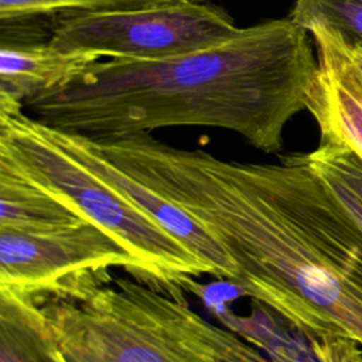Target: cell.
Returning <instances> with one entry per match:
<instances>
[{
  "mask_svg": "<svg viewBox=\"0 0 362 362\" xmlns=\"http://www.w3.org/2000/svg\"><path fill=\"white\" fill-rule=\"evenodd\" d=\"M0 362H65L45 331L38 304L0 294Z\"/></svg>",
  "mask_w": 362,
  "mask_h": 362,
  "instance_id": "30bf717a",
  "label": "cell"
},
{
  "mask_svg": "<svg viewBox=\"0 0 362 362\" xmlns=\"http://www.w3.org/2000/svg\"><path fill=\"white\" fill-rule=\"evenodd\" d=\"M310 34L317 49V71L305 109L318 124L320 141L344 144L362 158V82L335 31L318 25Z\"/></svg>",
  "mask_w": 362,
  "mask_h": 362,
  "instance_id": "8992f818",
  "label": "cell"
},
{
  "mask_svg": "<svg viewBox=\"0 0 362 362\" xmlns=\"http://www.w3.org/2000/svg\"><path fill=\"white\" fill-rule=\"evenodd\" d=\"M288 18L307 33L321 25L346 44L362 42V0H296Z\"/></svg>",
  "mask_w": 362,
  "mask_h": 362,
  "instance_id": "7c38bea8",
  "label": "cell"
},
{
  "mask_svg": "<svg viewBox=\"0 0 362 362\" xmlns=\"http://www.w3.org/2000/svg\"><path fill=\"white\" fill-rule=\"evenodd\" d=\"M112 267L141 274L133 255L90 221L44 229L0 226L1 296L35 304L79 297L103 286Z\"/></svg>",
  "mask_w": 362,
  "mask_h": 362,
  "instance_id": "277c9868",
  "label": "cell"
},
{
  "mask_svg": "<svg viewBox=\"0 0 362 362\" xmlns=\"http://www.w3.org/2000/svg\"><path fill=\"white\" fill-rule=\"evenodd\" d=\"M242 28L221 7L198 0L54 20L49 44L123 59H163L235 38Z\"/></svg>",
  "mask_w": 362,
  "mask_h": 362,
  "instance_id": "5b68a950",
  "label": "cell"
},
{
  "mask_svg": "<svg viewBox=\"0 0 362 362\" xmlns=\"http://www.w3.org/2000/svg\"><path fill=\"white\" fill-rule=\"evenodd\" d=\"M180 0H0V20L16 17H45L82 13H112L153 7Z\"/></svg>",
  "mask_w": 362,
  "mask_h": 362,
  "instance_id": "4fadbf2b",
  "label": "cell"
},
{
  "mask_svg": "<svg viewBox=\"0 0 362 362\" xmlns=\"http://www.w3.org/2000/svg\"><path fill=\"white\" fill-rule=\"evenodd\" d=\"M88 221L0 160V226L44 229Z\"/></svg>",
  "mask_w": 362,
  "mask_h": 362,
  "instance_id": "9c48e42d",
  "label": "cell"
},
{
  "mask_svg": "<svg viewBox=\"0 0 362 362\" xmlns=\"http://www.w3.org/2000/svg\"><path fill=\"white\" fill-rule=\"evenodd\" d=\"M0 100L23 103L48 93L85 72L100 57L61 51L41 35L0 31Z\"/></svg>",
  "mask_w": 362,
  "mask_h": 362,
  "instance_id": "ba28073f",
  "label": "cell"
},
{
  "mask_svg": "<svg viewBox=\"0 0 362 362\" xmlns=\"http://www.w3.org/2000/svg\"><path fill=\"white\" fill-rule=\"evenodd\" d=\"M198 1H204V0H198Z\"/></svg>",
  "mask_w": 362,
  "mask_h": 362,
  "instance_id": "9a60e30c",
  "label": "cell"
},
{
  "mask_svg": "<svg viewBox=\"0 0 362 362\" xmlns=\"http://www.w3.org/2000/svg\"><path fill=\"white\" fill-rule=\"evenodd\" d=\"M339 41H341V45L344 48V52L346 54L351 65L354 66V69L356 72L359 81L362 82V42L346 44L341 37H339Z\"/></svg>",
  "mask_w": 362,
  "mask_h": 362,
  "instance_id": "5bb4252c",
  "label": "cell"
},
{
  "mask_svg": "<svg viewBox=\"0 0 362 362\" xmlns=\"http://www.w3.org/2000/svg\"><path fill=\"white\" fill-rule=\"evenodd\" d=\"M38 308L65 362H269L184 301L127 279Z\"/></svg>",
  "mask_w": 362,
  "mask_h": 362,
  "instance_id": "7a4b0ae2",
  "label": "cell"
},
{
  "mask_svg": "<svg viewBox=\"0 0 362 362\" xmlns=\"http://www.w3.org/2000/svg\"><path fill=\"white\" fill-rule=\"evenodd\" d=\"M0 160L113 236L141 274L164 283L212 274L154 215L69 153L51 126L25 115L23 103L0 100Z\"/></svg>",
  "mask_w": 362,
  "mask_h": 362,
  "instance_id": "3957f363",
  "label": "cell"
},
{
  "mask_svg": "<svg viewBox=\"0 0 362 362\" xmlns=\"http://www.w3.org/2000/svg\"><path fill=\"white\" fill-rule=\"evenodd\" d=\"M315 71L308 33L286 17L170 58L98 61L61 88L27 99L24 109L95 140L204 126L277 153L286 124L305 109Z\"/></svg>",
  "mask_w": 362,
  "mask_h": 362,
  "instance_id": "6da1fadb",
  "label": "cell"
},
{
  "mask_svg": "<svg viewBox=\"0 0 362 362\" xmlns=\"http://www.w3.org/2000/svg\"><path fill=\"white\" fill-rule=\"evenodd\" d=\"M57 140L85 165H88L96 175L120 191L140 206L146 208L154 215L161 225H164L177 239H180L191 252L204 260L212 272V276L226 279L235 284L238 270L230 257L223 249L194 221H191L182 211L163 199L160 195L137 182L129 174L112 164L95 147L90 139L62 132L52 127Z\"/></svg>",
  "mask_w": 362,
  "mask_h": 362,
  "instance_id": "52a82bcc",
  "label": "cell"
},
{
  "mask_svg": "<svg viewBox=\"0 0 362 362\" xmlns=\"http://www.w3.org/2000/svg\"><path fill=\"white\" fill-rule=\"evenodd\" d=\"M303 158L362 235V158L349 147L332 141H320Z\"/></svg>",
  "mask_w": 362,
  "mask_h": 362,
  "instance_id": "8fae6325",
  "label": "cell"
}]
</instances>
